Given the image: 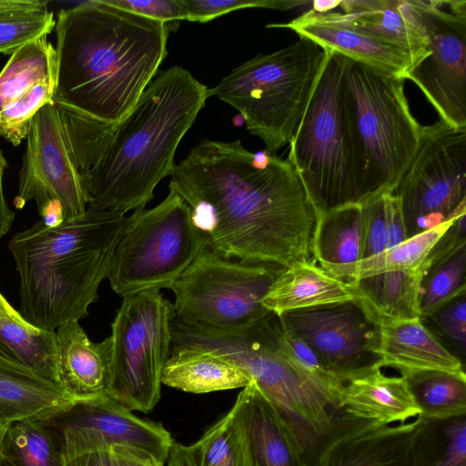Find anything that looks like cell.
<instances>
[{"label":"cell","mask_w":466,"mask_h":466,"mask_svg":"<svg viewBox=\"0 0 466 466\" xmlns=\"http://www.w3.org/2000/svg\"><path fill=\"white\" fill-rule=\"evenodd\" d=\"M170 176L169 190L222 257L283 268L313 258L316 212L288 159L205 139Z\"/></svg>","instance_id":"6da1fadb"},{"label":"cell","mask_w":466,"mask_h":466,"mask_svg":"<svg viewBox=\"0 0 466 466\" xmlns=\"http://www.w3.org/2000/svg\"><path fill=\"white\" fill-rule=\"evenodd\" d=\"M208 98V86L175 66L159 71L114 125L56 103L88 208L124 215L145 208Z\"/></svg>","instance_id":"7a4b0ae2"},{"label":"cell","mask_w":466,"mask_h":466,"mask_svg":"<svg viewBox=\"0 0 466 466\" xmlns=\"http://www.w3.org/2000/svg\"><path fill=\"white\" fill-rule=\"evenodd\" d=\"M169 30L106 0L59 10L54 102L103 124L118 123L156 76Z\"/></svg>","instance_id":"3957f363"},{"label":"cell","mask_w":466,"mask_h":466,"mask_svg":"<svg viewBox=\"0 0 466 466\" xmlns=\"http://www.w3.org/2000/svg\"><path fill=\"white\" fill-rule=\"evenodd\" d=\"M127 218L87 208L78 218L56 226L40 219L14 235L8 248L19 279L22 318L55 331L88 316Z\"/></svg>","instance_id":"277c9868"},{"label":"cell","mask_w":466,"mask_h":466,"mask_svg":"<svg viewBox=\"0 0 466 466\" xmlns=\"http://www.w3.org/2000/svg\"><path fill=\"white\" fill-rule=\"evenodd\" d=\"M171 348L208 351L243 370L290 421L309 452L331 425L335 410L283 351L280 321L272 312L238 329L188 325L172 317Z\"/></svg>","instance_id":"5b68a950"},{"label":"cell","mask_w":466,"mask_h":466,"mask_svg":"<svg viewBox=\"0 0 466 466\" xmlns=\"http://www.w3.org/2000/svg\"><path fill=\"white\" fill-rule=\"evenodd\" d=\"M405 80L343 56L360 205L393 192L418 149L422 126L410 112Z\"/></svg>","instance_id":"8992f818"},{"label":"cell","mask_w":466,"mask_h":466,"mask_svg":"<svg viewBox=\"0 0 466 466\" xmlns=\"http://www.w3.org/2000/svg\"><path fill=\"white\" fill-rule=\"evenodd\" d=\"M327 53L300 37L269 54H259L234 68L212 88L236 108L248 131L273 155L289 143L307 108Z\"/></svg>","instance_id":"52a82bcc"},{"label":"cell","mask_w":466,"mask_h":466,"mask_svg":"<svg viewBox=\"0 0 466 466\" xmlns=\"http://www.w3.org/2000/svg\"><path fill=\"white\" fill-rule=\"evenodd\" d=\"M327 56L303 116L289 145L297 171L319 217L359 204L355 150L343 82V56Z\"/></svg>","instance_id":"ba28073f"},{"label":"cell","mask_w":466,"mask_h":466,"mask_svg":"<svg viewBox=\"0 0 466 466\" xmlns=\"http://www.w3.org/2000/svg\"><path fill=\"white\" fill-rule=\"evenodd\" d=\"M207 247L190 207L169 190L156 207L127 218L111 258L110 287L123 298L170 289Z\"/></svg>","instance_id":"9c48e42d"},{"label":"cell","mask_w":466,"mask_h":466,"mask_svg":"<svg viewBox=\"0 0 466 466\" xmlns=\"http://www.w3.org/2000/svg\"><path fill=\"white\" fill-rule=\"evenodd\" d=\"M284 269L227 258L207 247L170 288L173 316L188 325L245 328L269 313L262 300Z\"/></svg>","instance_id":"30bf717a"},{"label":"cell","mask_w":466,"mask_h":466,"mask_svg":"<svg viewBox=\"0 0 466 466\" xmlns=\"http://www.w3.org/2000/svg\"><path fill=\"white\" fill-rule=\"evenodd\" d=\"M172 309L159 290L141 291L123 298L111 324L109 397L131 411L149 412L159 401Z\"/></svg>","instance_id":"8fae6325"},{"label":"cell","mask_w":466,"mask_h":466,"mask_svg":"<svg viewBox=\"0 0 466 466\" xmlns=\"http://www.w3.org/2000/svg\"><path fill=\"white\" fill-rule=\"evenodd\" d=\"M407 238L466 214V127H422L418 149L393 192Z\"/></svg>","instance_id":"7c38bea8"},{"label":"cell","mask_w":466,"mask_h":466,"mask_svg":"<svg viewBox=\"0 0 466 466\" xmlns=\"http://www.w3.org/2000/svg\"><path fill=\"white\" fill-rule=\"evenodd\" d=\"M25 138L15 208L35 200L47 226L82 216L86 198L54 101L35 115Z\"/></svg>","instance_id":"4fadbf2b"},{"label":"cell","mask_w":466,"mask_h":466,"mask_svg":"<svg viewBox=\"0 0 466 466\" xmlns=\"http://www.w3.org/2000/svg\"><path fill=\"white\" fill-rule=\"evenodd\" d=\"M420 1L428 54L406 79L422 91L440 119L466 127V1Z\"/></svg>","instance_id":"5bb4252c"},{"label":"cell","mask_w":466,"mask_h":466,"mask_svg":"<svg viewBox=\"0 0 466 466\" xmlns=\"http://www.w3.org/2000/svg\"><path fill=\"white\" fill-rule=\"evenodd\" d=\"M279 318L344 384L381 370L380 326L356 300L287 311Z\"/></svg>","instance_id":"9a60e30c"},{"label":"cell","mask_w":466,"mask_h":466,"mask_svg":"<svg viewBox=\"0 0 466 466\" xmlns=\"http://www.w3.org/2000/svg\"><path fill=\"white\" fill-rule=\"evenodd\" d=\"M44 420L60 442L64 461L87 452L127 447L166 463L174 441L161 424L136 416L109 396L75 402Z\"/></svg>","instance_id":"2e32d148"},{"label":"cell","mask_w":466,"mask_h":466,"mask_svg":"<svg viewBox=\"0 0 466 466\" xmlns=\"http://www.w3.org/2000/svg\"><path fill=\"white\" fill-rule=\"evenodd\" d=\"M419 416L381 425L337 410L330 427L310 451L311 466H412Z\"/></svg>","instance_id":"e0dca14e"},{"label":"cell","mask_w":466,"mask_h":466,"mask_svg":"<svg viewBox=\"0 0 466 466\" xmlns=\"http://www.w3.org/2000/svg\"><path fill=\"white\" fill-rule=\"evenodd\" d=\"M56 53L46 35L14 53L0 72V136L18 146L35 115L54 101Z\"/></svg>","instance_id":"ac0fdd59"},{"label":"cell","mask_w":466,"mask_h":466,"mask_svg":"<svg viewBox=\"0 0 466 466\" xmlns=\"http://www.w3.org/2000/svg\"><path fill=\"white\" fill-rule=\"evenodd\" d=\"M233 407L244 435L247 466H311L309 451L298 431L253 380Z\"/></svg>","instance_id":"d6986e66"},{"label":"cell","mask_w":466,"mask_h":466,"mask_svg":"<svg viewBox=\"0 0 466 466\" xmlns=\"http://www.w3.org/2000/svg\"><path fill=\"white\" fill-rule=\"evenodd\" d=\"M266 27L292 30L325 51L336 52L405 79L412 66L407 52L351 25L339 11L319 12L310 8L288 23L269 24Z\"/></svg>","instance_id":"ffe728a7"},{"label":"cell","mask_w":466,"mask_h":466,"mask_svg":"<svg viewBox=\"0 0 466 466\" xmlns=\"http://www.w3.org/2000/svg\"><path fill=\"white\" fill-rule=\"evenodd\" d=\"M58 385L75 401L109 396L111 385V339L90 340L79 321L56 330Z\"/></svg>","instance_id":"44dd1931"},{"label":"cell","mask_w":466,"mask_h":466,"mask_svg":"<svg viewBox=\"0 0 466 466\" xmlns=\"http://www.w3.org/2000/svg\"><path fill=\"white\" fill-rule=\"evenodd\" d=\"M338 7L351 25L407 52L411 67L427 56L420 0H342Z\"/></svg>","instance_id":"7402d4cb"},{"label":"cell","mask_w":466,"mask_h":466,"mask_svg":"<svg viewBox=\"0 0 466 466\" xmlns=\"http://www.w3.org/2000/svg\"><path fill=\"white\" fill-rule=\"evenodd\" d=\"M380 367L400 375L419 370L465 373L464 364L423 325L420 318L380 326Z\"/></svg>","instance_id":"603a6c76"},{"label":"cell","mask_w":466,"mask_h":466,"mask_svg":"<svg viewBox=\"0 0 466 466\" xmlns=\"http://www.w3.org/2000/svg\"><path fill=\"white\" fill-rule=\"evenodd\" d=\"M339 410L381 425L407 422L420 415L402 376H387L381 370L345 383Z\"/></svg>","instance_id":"cb8c5ba5"},{"label":"cell","mask_w":466,"mask_h":466,"mask_svg":"<svg viewBox=\"0 0 466 466\" xmlns=\"http://www.w3.org/2000/svg\"><path fill=\"white\" fill-rule=\"evenodd\" d=\"M75 401L59 386L15 363L0 348V420H43Z\"/></svg>","instance_id":"d4e9b609"},{"label":"cell","mask_w":466,"mask_h":466,"mask_svg":"<svg viewBox=\"0 0 466 466\" xmlns=\"http://www.w3.org/2000/svg\"><path fill=\"white\" fill-rule=\"evenodd\" d=\"M352 299L349 284L329 275L312 258L285 268L271 285L262 305L279 316L287 311Z\"/></svg>","instance_id":"484cf974"},{"label":"cell","mask_w":466,"mask_h":466,"mask_svg":"<svg viewBox=\"0 0 466 466\" xmlns=\"http://www.w3.org/2000/svg\"><path fill=\"white\" fill-rule=\"evenodd\" d=\"M424 263L416 269L381 273L347 282L356 300L378 326L418 319Z\"/></svg>","instance_id":"4316f807"},{"label":"cell","mask_w":466,"mask_h":466,"mask_svg":"<svg viewBox=\"0 0 466 466\" xmlns=\"http://www.w3.org/2000/svg\"><path fill=\"white\" fill-rule=\"evenodd\" d=\"M161 381L182 391L208 393L243 389L251 380L239 368L210 352L171 348Z\"/></svg>","instance_id":"83f0119b"},{"label":"cell","mask_w":466,"mask_h":466,"mask_svg":"<svg viewBox=\"0 0 466 466\" xmlns=\"http://www.w3.org/2000/svg\"><path fill=\"white\" fill-rule=\"evenodd\" d=\"M362 218L360 205H348L317 217L312 256L321 268L360 260Z\"/></svg>","instance_id":"f1b7e54d"},{"label":"cell","mask_w":466,"mask_h":466,"mask_svg":"<svg viewBox=\"0 0 466 466\" xmlns=\"http://www.w3.org/2000/svg\"><path fill=\"white\" fill-rule=\"evenodd\" d=\"M456 218L410 238L400 244L365 259L322 268L332 277L345 282L381 273L419 268Z\"/></svg>","instance_id":"f546056e"},{"label":"cell","mask_w":466,"mask_h":466,"mask_svg":"<svg viewBox=\"0 0 466 466\" xmlns=\"http://www.w3.org/2000/svg\"><path fill=\"white\" fill-rule=\"evenodd\" d=\"M0 348L23 369L58 385L56 330L0 319Z\"/></svg>","instance_id":"4dcf8cb0"},{"label":"cell","mask_w":466,"mask_h":466,"mask_svg":"<svg viewBox=\"0 0 466 466\" xmlns=\"http://www.w3.org/2000/svg\"><path fill=\"white\" fill-rule=\"evenodd\" d=\"M428 420L466 416V375L442 370H419L400 375Z\"/></svg>","instance_id":"1f68e13d"},{"label":"cell","mask_w":466,"mask_h":466,"mask_svg":"<svg viewBox=\"0 0 466 466\" xmlns=\"http://www.w3.org/2000/svg\"><path fill=\"white\" fill-rule=\"evenodd\" d=\"M412 466H466V416L428 420L420 415Z\"/></svg>","instance_id":"d6a6232c"},{"label":"cell","mask_w":466,"mask_h":466,"mask_svg":"<svg viewBox=\"0 0 466 466\" xmlns=\"http://www.w3.org/2000/svg\"><path fill=\"white\" fill-rule=\"evenodd\" d=\"M0 451L14 466H64L60 442L44 419L10 423L0 442Z\"/></svg>","instance_id":"836d02e7"},{"label":"cell","mask_w":466,"mask_h":466,"mask_svg":"<svg viewBox=\"0 0 466 466\" xmlns=\"http://www.w3.org/2000/svg\"><path fill=\"white\" fill-rule=\"evenodd\" d=\"M47 2L0 0V53L13 55L25 45L55 29Z\"/></svg>","instance_id":"e575fe53"},{"label":"cell","mask_w":466,"mask_h":466,"mask_svg":"<svg viewBox=\"0 0 466 466\" xmlns=\"http://www.w3.org/2000/svg\"><path fill=\"white\" fill-rule=\"evenodd\" d=\"M424 266L419 293L420 318L466 293V244L444 256L427 258Z\"/></svg>","instance_id":"d590c367"},{"label":"cell","mask_w":466,"mask_h":466,"mask_svg":"<svg viewBox=\"0 0 466 466\" xmlns=\"http://www.w3.org/2000/svg\"><path fill=\"white\" fill-rule=\"evenodd\" d=\"M187 450L195 466H247L244 435L234 407Z\"/></svg>","instance_id":"8d00e7d4"},{"label":"cell","mask_w":466,"mask_h":466,"mask_svg":"<svg viewBox=\"0 0 466 466\" xmlns=\"http://www.w3.org/2000/svg\"><path fill=\"white\" fill-rule=\"evenodd\" d=\"M420 319L434 337L463 363L466 355V293L455 297Z\"/></svg>","instance_id":"74e56055"},{"label":"cell","mask_w":466,"mask_h":466,"mask_svg":"<svg viewBox=\"0 0 466 466\" xmlns=\"http://www.w3.org/2000/svg\"><path fill=\"white\" fill-rule=\"evenodd\" d=\"M186 20L207 23L230 12L245 8H271L287 10L309 2L271 0H182Z\"/></svg>","instance_id":"f35d334b"},{"label":"cell","mask_w":466,"mask_h":466,"mask_svg":"<svg viewBox=\"0 0 466 466\" xmlns=\"http://www.w3.org/2000/svg\"><path fill=\"white\" fill-rule=\"evenodd\" d=\"M384 195L376 197L360 205L362 218V248L360 260L379 254L386 249L387 229Z\"/></svg>","instance_id":"ab89813d"},{"label":"cell","mask_w":466,"mask_h":466,"mask_svg":"<svg viewBox=\"0 0 466 466\" xmlns=\"http://www.w3.org/2000/svg\"><path fill=\"white\" fill-rule=\"evenodd\" d=\"M150 454L132 448L112 447L84 453L64 461V466H147Z\"/></svg>","instance_id":"60d3db41"},{"label":"cell","mask_w":466,"mask_h":466,"mask_svg":"<svg viewBox=\"0 0 466 466\" xmlns=\"http://www.w3.org/2000/svg\"><path fill=\"white\" fill-rule=\"evenodd\" d=\"M121 9L167 23L186 20L182 0H106ZM170 27V26H169Z\"/></svg>","instance_id":"b9f144b4"},{"label":"cell","mask_w":466,"mask_h":466,"mask_svg":"<svg viewBox=\"0 0 466 466\" xmlns=\"http://www.w3.org/2000/svg\"><path fill=\"white\" fill-rule=\"evenodd\" d=\"M387 229V248L407 240L404 219L398 198L392 193L384 195Z\"/></svg>","instance_id":"7bdbcfd3"},{"label":"cell","mask_w":466,"mask_h":466,"mask_svg":"<svg viewBox=\"0 0 466 466\" xmlns=\"http://www.w3.org/2000/svg\"><path fill=\"white\" fill-rule=\"evenodd\" d=\"M7 167V161L0 149V240L9 231L15 219V213L7 205L3 187L4 173Z\"/></svg>","instance_id":"ee69618b"},{"label":"cell","mask_w":466,"mask_h":466,"mask_svg":"<svg viewBox=\"0 0 466 466\" xmlns=\"http://www.w3.org/2000/svg\"><path fill=\"white\" fill-rule=\"evenodd\" d=\"M166 462L167 466H195L187 450V445L177 442L175 440Z\"/></svg>","instance_id":"f6af8a7d"},{"label":"cell","mask_w":466,"mask_h":466,"mask_svg":"<svg viewBox=\"0 0 466 466\" xmlns=\"http://www.w3.org/2000/svg\"><path fill=\"white\" fill-rule=\"evenodd\" d=\"M0 319L15 321V322L22 324V325H30L22 318L20 313L17 310H15L9 304V302L4 298V296L1 293H0Z\"/></svg>","instance_id":"bcb514c9"},{"label":"cell","mask_w":466,"mask_h":466,"mask_svg":"<svg viewBox=\"0 0 466 466\" xmlns=\"http://www.w3.org/2000/svg\"><path fill=\"white\" fill-rule=\"evenodd\" d=\"M0 466H14L12 462L0 451Z\"/></svg>","instance_id":"7dc6e473"},{"label":"cell","mask_w":466,"mask_h":466,"mask_svg":"<svg viewBox=\"0 0 466 466\" xmlns=\"http://www.w3.org/2000/svg\"><path fill=\"white\" fill-rule=\"evenodd\" d=\"M8 425L9 424H6L0 420V442Z\"/></svg>","instance_id":"c3c4849f"},{"label":"cell","mask_w":466,"mask_h":466,"mask_svg":"<svg viewBox=\"0 0 466 466\" xmlns=\"http://www.w3.org/2000/svg\"><path fill=\"white\" fill-rule=\"evenodd\" d=\"M147 466H165V463H163L156 459H152V461H150V463Z\"/></svg>","instance_id":"681fc988"}]
</instances>
